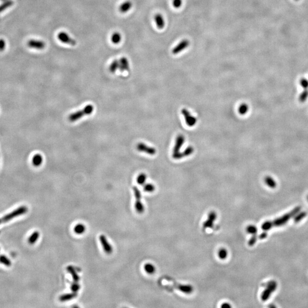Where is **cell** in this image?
Here are the masks:
<instances>
[{
    "mask_svg": "<svg viewBox=\"0 0 308 308\" xmlns=\"http://www.w3.org/2000/svg\"><path fill=\"white\" fill-rule=\"evenodd\" d=\"M301 207H297L295 208L293 210H292L290 212H288V214H284L281 217H280L274 220L273 221H270L272 227H278L282 226L283 225L285 224L288 223V221L292 219V217H294L295 214L299 212H300Z\"/></svg>",
    "mask_w": 308,
    "mask_h": 308,
    "instance_id": "6da1fadb",
    "label": "cell"
},
{
    "mask_svg": "<svg viewBox=\"0 0 308 308\" xmlns=\"http://www.w3.org/2000/svg\"><path fill=\"white\" fill-rule=\"evenodd\" d=\"M94 109V107L93 105H88L84 107L82 110H80V111H77L75 113L70 114L69 116V120L71 122H76L78 119L82 118L83 116L88 115L91 114L93 112Z\"/></svg>",
    "mask_w": 308,
    "mask_h": 308,
    "instance_id": "7a4b0ae2",
    "label": "cell"
},
{
    "mask_svg": "<svg viewBox=\"0 0 308 308\" xmlns=\"http://www.w3.org/2000/svg\"><path fill=\"white\" fill-rule=\"evenodd\" d=\"M27 210H28L26 206H21V207L18 208L17 209L14 210L13 211H12L10 214H7L5 216H4L3 217L1 218L0 219V224L8 222V221L13 219L14 218H15L16 217H18L19 216L26 214L27 212Z\"/></svg>",
    "mask_w": 308,
    "mask_h": 308,
    "instance_id": "3957f363",
    "label": "cell"
},
{
    "mask_svg": "<svg viewBox=\"0 0 308 308\" xmlns=\"http://www.w3.org/2000/svg\"><path fill=\"white\" fill-rule=\"evenodd\" d=\"M277 287V284L275 281H270L267 284V288L262 293L261 298L262 301H265L268 300L271 294L275 291Z\"/></svg>",
    "mask_w": 308,
    "mask_h": 308,
    "instance_id": "277c9868",
    "label": "cell"
},
{
    "mask_svg": "<svg viewBox=\"0 0 308 308\" xmlns=\"http://www.w3.org/2000/svg\"><path fill=\"white\" fill-rule=\"evenodd\" d=\"M133 191H134L135 197L136 198V202H135V209L138 213L143 214V212L144 211V207L141 201V191L137 187H134Z\"/></svg>",
    "mask_w": 308,
    "mask_h": 308,
    "instance_id": "5b68a950",
    "label": "cell"
},
{
    "mask_svg": "<svg viewBox=\"0 0 308 308\" xmlns=\"http://www.w3.org/2000/svg\"><path fill=\"white\" fill-rule=\"evenodd\" d=\"M181 114L184 116L186 123L188 126L194 127L197 122L196 118L191 115L190 112L186 108H183L181 110Z\"/></svg>",
    "mask_w": 308,
    "mask_h": 308,
    "instance_id": "8992f818",
    "label": "cell"
},
{
    "mask_svg": "<svg viewBox=\"0 0 308 308\" xmlns=\"http://www.w3.org/2000/svg\"><path fill=\"white\" fill-rule=\"evenodd\" d=\"M136 148L138 151L141 153H145L146 154H148L150 155H154L156 153V150L154 147H152L146 145L143 143H139L137 146Z\"/></svg>",
    "mask_w": 308,
    "mask_h": 308,
    "instance_id": "52a82bcc",
    "label": "cell"
},
{
    "mask_svg": "<svg viewBox=\"0 0 308 308\" xmlns=\"http://www.w3.org/2000/svg\"><path fill=\"white\" fill-rule=\"evenodd\" d=\"M217 214L214 211H211L208 214L207 220H206L205 222L203 223V228L204 229H207V228H211L214 226V223L215 220L216 219Z\"/></svg>",
    "mask_w": 308,
    "mask_h": 308,
    "instance_id": "ba28073f",
    "label": "cell"
},
{
    "mask_svg": "<svg viewBox=\"0 0 308 308\" xmlns=\"http://www.w3.org/2000/svg\"><path fill=\"white\" fill-rule=\"evenodd\" d=\"M58 38L63 43L69 44L72 46H75L77 44L76 41L74 40V39L71 38L65 32H60L58 35Z\"/></svg>",
    "mask_w": 308,
    "mask_h": 308,
    "instance_id": "9c48e42d",
    "label": "cell"
},
{
    "mask_svg": "<svg viewBox=\"0 0 308 308\" xmlns=\"http://www.w3.org/2000/svg\"><path fill=\"white\" fill-rule=\"evenodd\" d=\"M99 240H100V242H101L102 247L103 248L104 251L107 254H108V255L111 254L113 251V249L111 247V245L110 244V243L108 242L105 236H104L103 234L101 235L99 237Z\"/></svg>",
    "mask_w": 308,
    "mask_h": 308,
    "instance_id": "30bf717a",
    "label": "cell"
},
{
    "mask_svg": "<svg viewBox=\"0 0 308 308\" xmlns=\"http://www.w3.org/2000/svg\"><path fill=\"white\" fill-rule=\"evenodd\" d=\"M184 141H185V138L183 135H181V134L179 135L176 137V140H175L174 147L173 149L172 154H176V153L181 152L180 150H181V147L183 146Z\"/></svg>",
    "mask_w": 308,
    "mask_h": 308,
    "instance_id": "8fae6325",
    "label": "cell"
},
{
    "mask_svg": "<svg viewBox=\"0 0 308 308\" xmlns=\"http://www.w3.org/2000/svg\"><path fill=\"white\" fill-rule=\"evenodd\" d=\"M45 43L42 41L31 40L27 42V46L37 50H42L45 47Z\"/></svg>",
    "mask_w": 308,
    "mask_h": 308,
    "instance_id": "7c38bea8",
    "label": "cell"
},
{
    "mask_svg": "<svg viewBox=\"0 0 308 308\" xmlns=\"http://www.w3.org/2000/svg\"><path fill=\"white\" fill-rule=\"evenodd\" d=\"M189 45V42L187 40L181 41L179 44L173 49L172 52L173 54H178L180 53L183 50L186 49Z\"/></svg>",
    "mask_w": 308,
    "mask_h": 308,
    "instance_id": "4fadbf2b",
    "label": "cell"
},
{
    "mask_svg": "<svg viewBox=\"0 0 308 308\" xmlns=\"http://www.w3.org/2000/svg\"><path fill=\"white\" fill-rule=\"evenodd\" d=\"M154 18H155V21L156 24V26L159 29H161L164 28V27L165 26V22L163 18V17L162 16L161 14H156L155 15Z\"/></svg>",
    "mask_w": 308,
    "mask_h": 308,
    "instance_id": "5bb4252c",
    "label": "cell"
},
{
    "mask_svg": "<svg viewBox=\"0 0 308 308\" xmlns=\"http://www.w3.org/2000/svg\"><path fill=\"white\" fill-rule=\"evenodd\" d=\"M174 286L178 289L181 291L182 292L187 293V294L191 293L193 291L192 287L191 285H179V284L177 285V284H176V285H174Z\"/></svg>",
    "mask_w": 308,
    "mask_h": 308,
    "instance_id": "9a60e30c",
    "label": "cell"
},
{
    "mask_svg": "<svg viewBox=\"0 0 308 308\" xmlns=\"http://www.w3.org/2000/svg\"><path fill=\"white\" fill-rule=\"evenodd\" d=\"M119 69L121 72L129 70V63L127 59L125 57L121 58L119 60Z\"/></svg>",
    "mask_w": 308,
    "mask_h": 308,
    "instance_id": "2e32d148",
    "label": "cell"
},
{
    "mask_svg": "<svg viewBox=\"0 0 308 308\" xmlns=\"http://www.w3.org/2000/svg\"><path fill=\"white\" fill-rule=\"evenodd\" d=\"M77 293H75V292H73L71 293H67V294H65V295H60L59 298V300L61 302L68 301L71 300L74 298L77 297Z\"/></svg>",
    "mask_w": 308,
    "mask_h": 308,
    "instance_id": "e0dca14e",
    "label": "cell"
},
{
    "mask_svg": "<svg viewBox=\"0 0 308 308\" xmlns=\"http://www.w3.org/2000/svg\"><path fill=\"white\" fill-rule=\"evenodd\" d=\"M132 3L130 1H127L122 4L119 7V11L122 13H125L127 12L131 8Z\"/></svg>",
    "mask_w": 308,
    "mask_h": 308,
    "instance_id": "ac0fdd59",
    "label": "cell"
},
{
    "mask_svg": "<svg viewBox=\"0 0 308 308\" xmlns=\"http://www.w3.org/2000/svg\"><path fill=\"white\" fill-rule=\"evenodd\" d=\"M43 161V158L40 154H35L32 159V163L35 167H38L41 165Z\"/></svg>",
    "mask_w": 308,
    "mask_h": 308,
    "instance_id": "d6986e66",
    "label": "cell"
},
{
    "mask_svg": "<svg viewBox=\"0 0 308 308\" xmlns=\"http://www.w3.org/2000/svg\"><path fill=\"white\" fill-rule=\"evenodd\" d=\"M67 270L68 272L71 275L74 281H79V280H80V277L72 266H68L67 267Z\"/></svg>",
    "mask_w": 308,
    "mask_h": 308,
    "instance_id": "ffe728a7",
    "label": "cell"
},
{
    "mask_svg": "<svg viewBox=\"0 0 308 308\" xmlns=\"http://www.w3.org/2000/svg\"><path fill=\"white\" fill-rule=\"evenodd\" d=\"M264 181L267 186L271 188H275L277 186V183L275 179L270 176H266L264 179Z\"/></svg>",
    "mask_w": 308,
    "mask_h": 308,
    "instance_id": "44dd1931",
    "label": "cell"
},
{
    "mask_svg": "<svg viewBox=\"0 0 308 308\" xmlns=\"http://www.w3.org/2000/svg\"><path fill=\"white\" fill-rule=\"evenodd\" d=\"M40 237V233L38 231L34 232L28 239V242L30 244H34L38 240Z\"/></svg>",
    "mask_w": 308,
    "mask_h": 308,
    "instance_id": "7402d4cb",
    "label": "cell"
},
{
    "mask_svg": "<svg viewBox=\"0 0 308 308\" xmlns=\"http://www.w3.org/2000/svg\"><path fill=\"white\" fill-rule=\"evenodd\" d=\"M85 231L86 227L82 224H78L74 228V232L78 234H83Z\"/></svg>",
    "mask_w": 308,
    "mask_h": 308,
    "instance_id": "603a6c76",
    "label": "cell"
},
{
    "mask_svg": "<svg viewBox=\"0 0 308 308\" xmlns=\"http://www.w3.org/2000/svg\"><path fill=\"white\" fill-rule=\"evenodd\" d=\"M13 5V1L11 0H7L0 5V13L5 10L7 9Z\"/></svg>",
    "mask_w": 308,
    "mask_h": 308,
    "instance_id": "cb8c5ba5",
    "label": "cell"
},
{
    "mask_svg": "<svg viewBox=\"0 0 308 308\" xmlns=\"http://www.w3.org/2000/svg\"><path fill=\"white\" fill-rule=\"evenodd\" d=\"M119 61L116 60H115L112 62V63H111V65L110 66V67H109L110 71L112 73H114L116 72L117 69H119Z\"/></svg>",
    "mask_w": 308,
    "mask_h": 308,
    "instance_id": "d4e9b609",
    "label": "cell"
},
{
    "mask_svg": "<svg viewBox=\"0 0 308 308\" xmlns=\"http://www.w3.org/2000/svg\"><path fill=\"white\" fill-rule=\"evenodd\" d=\"M307 215V213L305 211L301 212H299L294 216V222L295 223H299L304 218H305Z\"/></svg>",
    "mask_w": 308,
    "mask_h": 308,
    "instance_id": "484cf974",
    "label": "cell"
},
{
    "mask_svg": "<svg viewBox=\"0 0 308 308\" xmlns=\"http://www.w3.org/2000/svg\"><path fill=\"white\" fill-rule=\"evenodd\" d=\"M248 110H249V107H248V105L246 103H242L241 105L239 107L238 112L241 115H244L248 113Z\"/></svg>",
    "mask_w": 308,
    "mask_h": 308,
    "instance_id": "4316f807",
    "label": "cell"
},
{
    "mask_svg": "<svg viewBox=\"0 0 308 308\" xmlns=\"http://www.w3.org/2000/svg\"><path fill=\"white\" fill-rule=\"evenodd\" d=\"M144 270L146 272V273H147L148 274H150V275L154 274L156 270V268L155 267V266L151 264H146L144 265Z\"/></svg>",
    "mask_w": 308,
    "mask_h": 308,
    "instance_id": "83f0119b",
    "label": "cell"
},
{
    "mask_svg": "<svg viewBox=\"0 0 308 308\" xmlns=\"http://www.w3.org/2000/svg\"><path fill=\"white\" fill-rule=\"evenodd\" d=\"M146 179H147V175L144 173H141V174L139 175L137 177L136 181H137L138 184H139V185H143L146 183Z\"/></svg>",
    "mask_w": 308,
    "mask_h": 308,
    "instance_id": "f1b7e54d",
    "label": "cell"
},
{
    "mask_svg": "<svg viewBox=\"0 0 308 308\" xmlns=\"http://www.w3.org/2000/svg\"><path fill=\"white\" fill-rule=\"evenodd\" d=\"M122 36L119 33H114L111 36V41L114 44H118L121 42Z\"/></svg>",
    "mask_w": 308,
    "mask_h": 308,
    "instance_id": "f546056e",
    "label": "cell"
},
{
    "mask_svg": "<svg viewBox=\"0 0 308 308\" xmlns=\"http://www.w3.org/2000/svg\"><path fill=\"white\" fill-rule=\"evenodd\" d=\"M194 151V148L192 146H188L185 149V150L182 152V155L183 158L184 157H187L193 154Z\"/></svg>",
    "mask_w": 308,
    "mask_h": 308,
    "instance_id": "4dcf8cb0",
    "label": "cell"
},
{
    "mask_svg": "<svg viewBox=\"0 0 308 308\" xmlns=\"http://www.w3.org/2000/svg\"><path fill=\"white\" fill-rule=\"evenodd\" d=\"M218 256L221 260H225L228 256V251L225 248H221L218 252Z\"/></svg>",
    "mask_w": 308,
    "mask_h": 308,
    "instance_id": "1f68e13d",
    "label": "cell"
},
{
    "mask_svg": "<svg viewBox=\"0 0 308 308\" xmlns=\"http://www.w3.org/2000/svg\"><path fill=\"white\" fill-rule=\"evenodd\" d=\"M308 98V89H304L299 97V101L301 103L307 101Z\"/></svg>",
    "mask_w": 308,
    "mask_h": 308,
    "instance_id": "d6a6232c",
    "label": "cell"
},
{
    "mask_svg": "<svg viewBox=\"0 0 308 308\" xmlns=\"http://www.w3.org/2000/svg\"><path fill=\"white\" fill-rule=\"evenodd\" d=\"M155 186L151 183H147V184H144V187H143V190L147 192H153L155 191Z\"/></svg>",
    "mask_w": 308,
    "mask_h": 308,
    "instance_id": "836d02e7",
    "label": "cell"
},
{
    "mask_svg": "<svg viewBox=\"0 0 308 308\" xmlns=\"http://www.w3.org/2000/svg\"><path fill=\"white\" fill-rule=\"evenodd\" d=\"M0 262L7 267L11 265V261L5 256L4 255L0 256Z\"/></svg>",
    "mask_w": 308,
    "mask_h": 308,
    "instance_id": "e575fe53",
    "label": "cell"
},
{
    "mask_svg": "<svg viewBox=\"0 0 308 308\" xmlns=\"http://www.w3.org/2000/svg\"><path fill=\"white\" fill-rule=\"evenodd\" d=\"M247 232L248 234H255L257 232V229L255 225H248L247 228Z\"/></svg>",
    "mask_w": 308,
    "mask_h": 308,
    "instance_id": "d590c367",
    "label": "cell"
},
{
    "mask_svg": "<svg viewBox=\"0 0 308 308\" xmlns=\"http://www.w3.org/2000/svg\"><path fill=\"white\" fill-rule=\"evenodd\" d=\"M80 288V285L77 282L74 281V282L71 284V285L70 287V289L73 292L77 293Z\"/></svg>",
    "mask_w": 308,
    "mask_h": 308,
    "instance_id": "8d00e7d4",
    "label": "cell"
},
{
    "mask_svg": "<svg viewBox=\"0 0 308 308\" xmlns=\"http://www.w3.org/2000/svg\"><path fill=\"white\" fill-rule=\"evenodd\" d=\"M257 240V236L256 234H253V236L251 237V238L249 239L248 241V245L250 247L253 246L255 243L256 242Z\"/></svg>",
    "mask_w": 308,
    "mask_h": 308,
    "instance_id": "74e56055",
    "label": "cell"
},
{
    "mask_svg": "<svg viewBox=\"0 0 308 308\" xmlns=\"http://www.w3.org/2000/svg\"><path fill=\"white\" fill-rule=\"evenodd\" d=\"M300 85L304 89H308V80L307 79L303 78H301L300 80Z\"/></svg>",
    "mask_w": 308,
    "mask_h": 308,
    "instance_id": "f35d334b",
    "label": "cell"
},
{
    "mask_svg": "<svg viewBox=\"0 0 308 308\" xmlns=\"http://www.w3.org/2000/svg\"><path fill=\"white\" fill-rule=\"evenodd\" d=\"M172 4L175 8L178 9L182 5V0H173Z\"/></svg>",
    "mask_w": 308,
    "mask_h": 308,
    "instance_id": "ab89813d",
    "label": "cell"
},
{
    "mask_svg": "<svg viewBox=\"0 0 308 308\" xmlns=\"http://www.w3.org/2000/svg\"><path fill=\"white\" fill-rule=\"evenodd\" d=\"M267 236H268V234H267V232L266 231H264V232H263L262 233H261V234L259 235V239H260L262 240V239H264L267 238Z\"/></svg>",
    "mask_w": 308,
    "mask_h": 308,
    "instance_id": "60d3db41",
    "label": "cell"
},
{
    "mask_svg": "<svg viewBox=\"0 0 308 308\" xmlns=\"http://www.w3.org/2000/svg\"><path fill=\"white\" fill-rule=\"evenodd\" d=\"M5 47V42L3 40H0V51L4 50Z\"/></svg>",
    "mask_w": 308,
    "mask_h": 308,
    "instance_id": "b9f144b4",
    "label": "cell"
},
{
    "mask_svg": "<svg viewBox=\"0 0 308 308\" xmlns=\"http://www.w3.org/2000/svg\"><path fill=\"white\" fill-rule=\"evenodd\" d=\"M221 308H231V305L228 303H223L221 305Z\"/></svg>",
    "mask_w": 308,
    "mask_h": 308,
    "instance_id": "7bdbcfd3",
    "label": "cell"
},
{
    "mask_svg": "<svg viewBox=\"0 0 308 308\" xmlns=\"http://www.w3.org/2000/svg\"><path fill=\"white\" fill-rule=\"evenodd\" d=\"M269 308H276V307L275 305H269Z\"/></svg>",
    "mask_w": 308,
    "mask_h": 308,
    "instance_id": "ee69618b",
    "label": "cell"
},
{
    "mask_svg": "<svg viewBox=\"0 0 308 308\" xmlns=\"http://www.w3.org/2000/svg\"><path fill=\"white\" fill-rule=\"evenodd\" d=\"M1 1H7V0H1Z\"/></svg>",
    "mask_w": 308,
    "mask_h": 308,
    "instance_id": "f6af8a7d",
    "label": "cell"
},
{
    "mask_svg": "<svg viewBox=\"0 0 308 308\" xmlns=\"http://www.w3.org/2000/svg\"><path fill=\"white\" fill-rule=\"evenodd\" d=\"M307 198H308V197H307Z\"/></svg>",
    "mask_w": 308,
    "mask_h": 308,
    "instance_id": "bcb514c9",
    "label": "cell"
},
{
    "mask_svg": "<svg viewBox=\"0 0 308 308\" xmlns=\"http://www.w3.org/2000/svg\"><path fill=\"white\" fill-rule=\"evenodd\" d=\"M295 1H298V0H295Z\"/></svg>",
    "mask_w": 308,
    "mask_h": 308,
    "instance_id": "7dc6e473",
    "label": "cell"
}]
</instances>
